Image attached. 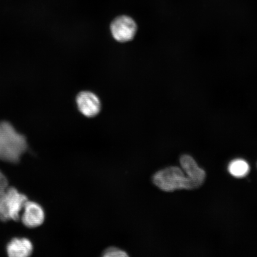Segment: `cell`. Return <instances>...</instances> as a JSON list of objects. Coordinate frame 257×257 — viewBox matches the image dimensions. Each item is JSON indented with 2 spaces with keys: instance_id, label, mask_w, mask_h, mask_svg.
I'll use <instances>...</instances> for the list:
<instances>
[{
  "instance_id": "6da1fadb",
  "label": "cell",
  "mask_w": 257,
  "mask_h": 257,
  "mask_svg": "<svg viewBox=\"0 0 257 257\" xmlns=\"http://www.w3.org/2000/svg\"><path fill=\"white\" fill-rule=\"evenodd\" d=\"M27 149V138L9 122H0V160L17 164Z\"/></svg>"
},
{
  "instance_id": "7a4b0ae2",
  "label": "cell",
  "mask_w": 257,
  "mask_h": 257,
  "mask_svg": "<svg viewBox=\"0 0 257 257\" xmlns=\"http://www.w3.org/2000/svg\"><path fill=\"white\" fill-rule=\"evenodd\" d=\"M153 181L157 187L166 192L197 189L194 182L188 177H186L182 170L178 167H169L160 170L154 175Z\"/></svg>"
},
{
  "instance_id": "3957f363",
  "label": "cell",
  "mask_w": 257,
  "mask_h": 257,
  "mask_svg": "<svg viewBox=\"0 0 257 257\" xmlns=\"http://www.w3.org/2000/svg\"><path fill=\"white\" fill-rule=\"evenodd\" d=\"M27 196L19 192L17 189L9 186L6 189L4 199L0 206V220L6 222L10 220L18 221L26 202Z\"/></svg>"
},
{
  "instance_id": "277c9868",
  "label": "cell",
  "mask_w": 257,
  "mask_h": 257,
  "mask_svg": "<svg viewBox=\"0 0 257 257\" xmlns=\"http://www.w3.org/2000/svg\"><path fill=\"white\" fill-rule=\"evenodd\" d=\"M137 28L134 19L124 15L115 18L110 26L112 36L120 43H126L133 40L137 34Z\"/></svg>"
},
{
  "instance_id": "5b68a950",
  "label": "cell",
  "mask_w": 257,
  "mask_h": 257,
  "mask_svg": "<svg viewBox=\"0 0 257 257\" xmlns=\"http://www.w3.org/2000/svg\"><path fill=\"white\" fill-rule=\"evenodd\" d=\"M23 211L20 220L26 227L35 228L43 224L45 212L39 204L28 200L25 204Z\"/></svg>"
},
{
  "instance_id": "8992f818",
  "label": "cell",
  "mask_w": 257,
  "mask_h": 257,
  "mask_svg": "<svg viewBox=\"0 0 257 257\" xmlns=\"http://www.w3.org/2000/svg\"><path fill=\"white\" fill-rule=\"evenodd\" d=\"M76 103L80 112L87 117L96 116L101 110L100 100L91 92H80L77 96Z\"/></svg>"
},
{
  "instance_id": "52a82bcc",
  "label": "cell",
  "mask_w": 257,
  "mask_h": 257,
  "mask_svg": "<svg viewBox=\"0 0 257 257\" xmlns=\"http://www.w3.org/2000/svg\"><path fill=\"white\" fill-rule=\"evenodd\" d=\"M180 163L188 178L194 182L197 188H200L205 181V172L204 170L199 168L197 163L190 156H182L180 159Z\"/></svg>"
},
{
  "instance_id": "ba28073f",
  "label": "cell",
  "mask_w": 257,
  "mask_h": 257,
  "mask_svg": "<svg viewBox=\"0 0 257 257\" xmlns=\"http://www.w3.org/2000/svg\"><path fill=\"white\" fill-rule=\"evenodd\" d=\"M6 250L10 257H27L33 253L34 246L26 237H15L8 243Z\"/></svg>"
},
{
  "instance_id": "9c48e42d",
  "label": "cell",
  "mask_w": 257,
  "mask_h": 257,
  "mask_svg": "<svg viewBox=\"0 0 257 257\" xmlns=\"http://www.w3.org/2000/svg\"><path fill=\"white\" fill-rule=\"evenodd\" d=\"M228 170L230 174L235 178H243L248 174L249 166L246 161L236 159L230 162L228 166Z\"/></svg>"
},
{
  "instance_id": "30bf717a",
  "label": "cell",
  "mask_w": 257,
  "mask_h": 257,
  "mask_svg": "<svg viewBox=\"0 0 257 257\" xmlns=\"http://www.w3.org/2000/svg\"><path fill=\"white\" fill-rule=\"evenodd\" d=\"M102 256L104 257H123L128 256L127 253L119 248L110 247L104 250Z\"/></svg>"
},
{
  "instance_id": "8fae6325",
  "label": "cell",
  "mask_w": 257,
  "mask_h": 257,
  "mask_svg": "<svg viewBox=\"0 0 257 257\" xmlns=\"http://www.w3.org/2000/svg\"><path fill=\"white\" fill-rule=\"evenodd\" d=\"M9 181L6 176L0 170V190L6 191L9 187Z\"/></svg>"
},
{
  "instance_id": "7c38bea8",
  "label": "cell",
  "mask_w": 257,
  "mask_h": 257,
  "mask_svg": "<svg viewBox=\"0 0 257 257\" xmlns=\"http://www.w3.org/2000/svg\"><path fill=\"white\" fill-rule=\"evenodd\" d=\"M6 191L0 190V206L2 204L3 199H4Z\"/></svg>"
}]
</instances>
